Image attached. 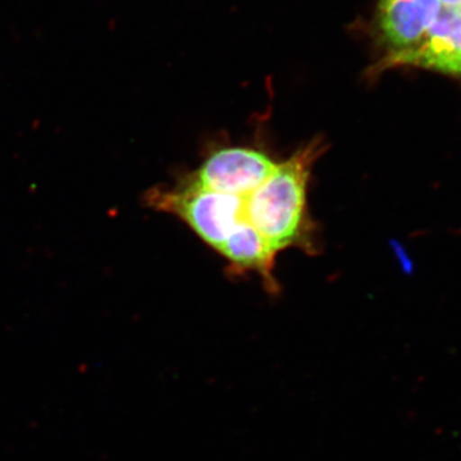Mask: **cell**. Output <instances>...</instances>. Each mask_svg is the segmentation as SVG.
Wrapping results in <instances>:
<instances>
[{"mask_svg":"<svg viewBox=\"0 0 461 461\" xmlns=\"http://www.w3.org/2000/svg\"><path fill=\"white\" fill-rule=\"evenodd\" d=\"M324 149L320 138L308 142L278 163L271 176L245 196V222L253 226L276 253L288 248L313 253L315 227L308 212L309 178Z\"/></svg>","mask_w":461,"mask_h":461,"instance_id":"cell-1","label":"cell"},{"mask_svg":"<svg viewBox=\"0 0 461 461\" xmlns=\"http://www.w3.org/2000/svg\"><path fill=\"white\" fill-rule=\"evenodd\" d=\"M144 204L180 218L208 247L217 251L222 249L239 224L245 222V196L208 189L189 175L175 185L151 187L145 193Z\"/></svg>","mask_w":461,"mask_h":461,"instance_id":"cell-2","label":"cell"},{"mask_svg":"<svg viewBox=\"0 0 461 461\" xmlns=\"http://www.w3.org/2000/svg\"><path fill=\"white\" fill-rule=\"evenodd\" d=\"M439 0H378L373 20L382 68L402 67L441 14Z\"/></svg>","mask_w":461,"mask_h":461,"instance_id":"cell-3","label":"cell"},{"mask_svg":"<svg viewBox=\"0 0 461 461\" xmlns=\"http://www.w3.org/2000/svg\"><path fill=\"white\" fill-rule=\"evenodd\" d=\"M277 165L260 149L223 147L208 154L189 176L202 186L218 193L248 196L271 176Z\"/></svg>","mask_w":461,"mask_h":461,"instance_id":"cell-4","label":"cell"},{"mask_svg":"<svg viewBox=\"0 0 461 461\" xmlns=\"http://www.w3.org/2000/svg\"><path fill=\"white\" fill-rule=\"evenodd\" d=\"M405 66L461 77V5H442L429 35Z\"/></svg>","mask_w":461,"mask_h":461,"instance_id":"cell-5","label":"cell"},{"mask_svg":"<svg viewBox=\"0 0 461 461\" xmlns=\"http://www.w3.org/2000/svg\"><path fill=\"white\" fill-rule=\"evenodd\" d=\"M218 253L227 260L233 273H257L262 278L267 290L277 293L275 267L278 253L273 250L271 245L253 226L247 222L240 223Z\"/></svg>","mask_w":461,"mask_h":461,"instance_id":"cell-6","label":"cell"},{"mask_svg":"<svg viewBox=\"0 0 461 461\" xmlns=\"http://www.w3.org/2000/svg\"><path fill=\"white\" fill-rule=\"evenodd\" d=\"M442 5H461V0H439Z\"/></svg>","mask_w":461,"mask_h":461,"instance_id":"cell-7","label":"cell"}]
</instances>
